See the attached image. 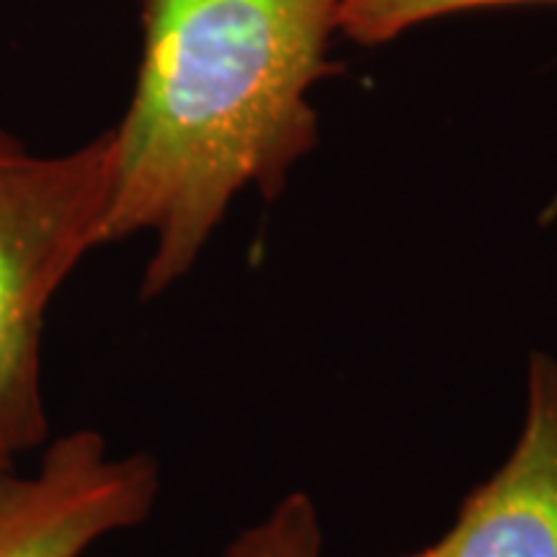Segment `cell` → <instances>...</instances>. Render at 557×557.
<instances>
[{
	"instance_id": "6",
	"label": "cell",
	"mask_w": 557,
	"mask_h": 557,
	"mask_svg": "<svg viewBox=\"0 0 557 557\" xmlns=\"http://www.w3.org/2000/svg\"><path fill=\"white\" fill-rule=\"evenodd\" d=\"M508 3H557V0H341L338 29L361 45H377L429 18Z\"/></svg>"
},
{
	"instance_id": "5",
	"label": "cell",
	"mask_w": 557,
	"mask_h": 557,
	"mask_svg": "<svg viewBox=\"0 0 557 557\" xmlns=\"http://www.w3.org/2000/svg\"><path fill=\"white\" fill-rule=\"evenodd\" d=\"M323 521L308 493L292 491L267 517L235 534L220 557H323Z\"/></svg>"
},
{
	"instance_id": "7",
	"label": "cell",
	"mask_w": 557,
	"mask_h": 557,
	"mask_svg": "<svg viewBox=\"0 0 557 557\" xmlns=\"http://www.w3.org/2000/svg\"><path fill=\"white\" fill-rule=\"evenodd\" d=\"M13 462H16V457H13V455H11V449L5 447L3 442H0V472L9 470V468H13Z\"/></svg>"
},
{
	"instance_id": "4",
	"label": "cell",
	"mask_w": 557,
	"mask_h": 557,
	"mask_svg": "<svg viewBox=\"0 0 557 557\" xmlns=\"http://www.w3.org/2000/svg\"><path fill=\"white\" fill-rule=\"evenodd\" d=\"M400 557H557V359L532 351L519 436L442 537Z\"/></svg>"
},
{
	"instance_id": "3",
	"label": "cell",
	"mask_w": 557,
	"mask_h": 557,
	"mask_svg": "<svg viewBox=\"0 0 557 557\" xmlns=\"http://www.w3.org/2000/svg\"><path fill=\"white\" fill-rule=\"evenodd\" d=\"M160 468L145 451L116 455L107 436L50 438L26 472H0V557H86L150 519Z\"/></svg>"
},
{
	"instance_id": "1",
	"label": "cell",
	"mask_w": 557,
	"mask_h": 557,
	"mask_svg": "<svg viewBox=\"0 0 557 557\" xmlns=\"http://www.w3.org/2000/svg\"><path fill=\"white\" fill-rule=\"evenodd\" d=\"M341 0H145L143 62L114 129L103 246L152 235L139 295L199 261L235 194L267 199L318 139L308 88L336 73Z\"/></svg>"
},
{
	"instance_id": "2",
	"label": "cell",
	"mask_w": 557,
	"mask_h": 557,
	"mask_svg": "<svg viewBox=\"0 0 557 557\" xmlns=\"http://www.w3.org/2000/svg\"><path fill=\"white\" fill-rule=\"evenodd\" d=\"M114 132L37 152L0 129V442L13 457L50 442L41 344L62 284L103 246Z\"/></svg>"
}]
</instances>
